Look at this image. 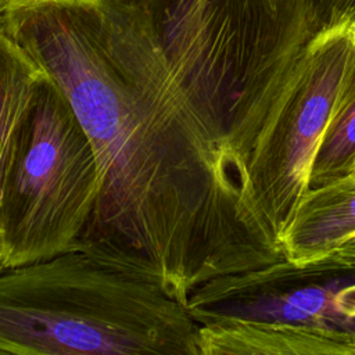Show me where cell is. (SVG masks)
Wrapping results in <instances>:
<instances>
[{"instance_id": "1", "label": "cell", "mask_w": 355, "mask_h": 355, "mask_svg": "<svg viewBox=\"0 0 355 355\" xmlns=\"http://www.w3.org/2000/svg\"><path fill=\"white\" fill-rule=\"evenodd\" d=\"M0 26L58 83L94 147L100 196L79 250L183 304L211 279L286 259L248 176L154 50L103 28L92 0H12Z\"/></svg>"}, {"instance_id": "2", "label": "cell", "mask_w": 355, "mask_h": 355, "mask_svg": "<svg viewBox=\"0 0 355 355\" xmlns=\"http://www.w3.org/2000/svg\"><path fill=\"white\" fill-rule=\"evenodd\" d=\"M100 24L154 50L229 154L261 140L319 32L311 0H92Z\"/></svg>"}, {"instance_id": "3", "label": "cell", "mask_w": 355, "mask_h": 355, "mask_svg": "<svg viewBox=\"0 0 355 355\" xmlns=\"http://www.w3.org/2000/svg\"><path fill=\"white\" fill-rule=\"evenodd\" d=\"M162 284L85 250L0 272V354L200 355Z\"/></svg>"}, {"instance_id": "4", "label": "cell", "mask_w": 355, "mask_h": 355, "mask_svg": "<svg viewBox=\"0 0 355 355\" xmlns=\"http://www.w3.org/2000/svg\"><path fill=\"white\" fill-rule=\"evenodd\" d=\"M98 196L94 147L67 94L49 75L26 146L1 194L4 269L79 250Z\"/></svg>"}, {"instance_id": "5", "label": "cell", "mask_w": 355, "mask_h": 355, "mask_svg": "<svg viewBox=\"0 0 355 355\" xmlns=\"http://www.w3.org/2000/svg\"><path fill=\"white\" fill-rule=\"evenodd\" d=\"M354 58L355 18L319 31L255 148L250 168L252 201L280 245L308 190L313 157Z\"/></svg>"}, {"instance_id": "6", "label": "cell", "mask_w": 355, "mask_h": 355, "mask_svg": "<svg viewBox=\"0 0 355 355\" xmlns=\"http://www.w3.org/2000/svg\"><path fill=\"white\" fill-rule=\"evenodd\" d=\"M186 308L198 326L269 322L355 333V261L330 254L219 276L197 287Z\"/></svg>"}, {"instance_id": "7", "label": "cell", "mask_w": 355, "mask_h": 355, "mask_svg": "<svg viewBox=\"0 0 355 355\" xmlns=\"http://www.w3.org/2000/svg\"><path fill=\"white\" fill-rule=\"evenodd\" d=\"M200 355H355V333L291 323L229 322L198 329Z\"/></svg>"}, {"instance_id": "8", "label": "cell", "mask_w": 355, "mask_h": 355, "mask_svg": "<svg viewBox=\"0 0 355 355\" xmlns=\"http://www.w3.org/2000/svg\"><path fill=\"white\" fill-rule=\"evenodd\" d=\"M355 239V172L301 197L282 245L286 259L327 257Z\"/></svg>"}, {"instance_id": "9", "label": "cell", "mask_w": 355, "mask_h": 355, "mask_svg": "<svg viewBox=\"0 0 355 355\" xmlns=\"http://www.w3.org/2000/svg\"><path fill=\"white\" fill-rule=\"evenodd\" d=\"M47 71L0 26V201L31 133Z\"/></svg>"}, {"instance_id": "10", "label": "cell", "mask_w": 355, "mask_h": 355, "mask_svg": "<svg viewBox=\"0 0 355 355\" xmlns=\"http://www.w3.org/2000/svg\"><path fill=\"white\" fill-rule=\"evenodd\" d=\"M355 172V58L337 94L327 128L313 157L308 190L319 189Z\"/></svg>"}, {"instance_id": "11", "label": "cell", "mask_w": 355, "mask_h": 355, "mask_svg": "<svg viewBox=\"0 0 355 355\" xmlns=\"http://www.w3.org/2000/svg\"><path fill=\"white\" fill-rule=\"evenodd\" d=\"M311 4L319 31L355 18V0H311Z\"/></svg>"}, {"instance_id": "12", "label": "cell", "mask_w": 355, "mask_h": 355, "mask_svg": "<svg viewBox=\"0 0 355 355\" xmlns=\"http://www.w3.org/2000/svg\"><path fill=\"white\" fill-rule=\"evenodd\" d=\"M334 255L341 258V259L355 261V239H352L348 243H345L340 250H337L334 252Z\"/></svg>"}, {"instance_id": "13", "label": "cell", "mask_w": 355, "mask_h": 355, "mask_svg": "<svg viewBox=\"0 0 355 355\" xmlns=\"http://www.w3.org/2000/svg\"><path fill=\"white\" fill-rule=\"evenodd\" d=\"M12 0H0V15L8 8V6L11 4Z\"/></svg>"}, {"instance_id": "14", "label": "cell", "mask_w": 355, "mask_h": 355, "mask_svg": "<svg viewBox=\"0 0 355 355\" xmlns=\"http://www.w3.org/2000/svg\"><path fill=\"white\" fill-rule=\"evenodd\" d=\"M4 269V259H3V250H1V241H0V272Z\"/></svg>"}]
</instances>
